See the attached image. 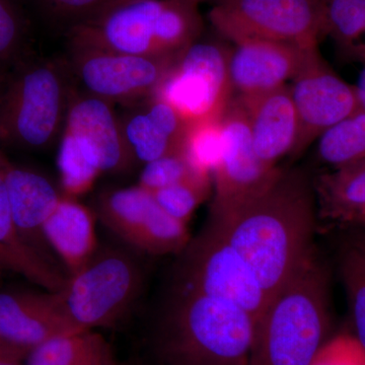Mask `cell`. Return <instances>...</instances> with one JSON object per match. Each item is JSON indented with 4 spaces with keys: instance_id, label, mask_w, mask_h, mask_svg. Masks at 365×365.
<instances>
[{
    "instance_id": "d4e9b609",
    "label": "cell",
    "mask_w": 365,
    "mask_h": 365,
    "mask_svg": "<svg viewBox=\"0 0 365 365\" xmlns=\"http://www.w3.org/2000/svg\"><path fill=\"white\" fill-rule=\"evenodd\" d=\"M319 157L334 168L365 160V112L346 118L319 138Z\"/></svg>"
},
{
    "instance_id": "603a6c76",
    "label": "cell",
    "mask_w": 365,
    "mask_h": 365,
    "mask_svg": "<svg viewBox=\"0 0 365 365\" xmlns=\"http://www.w3.org/2000/svg\"><path fill=\"white\" fill-rule=\"evenodd\" d=\"M326 35L351 59L365 62V0H332L325 9Z\"/></svg>"
},
{
    "instance_id": "d6a6232c",
    "label": "cell",
    "mask_w": 365,
    "mask_h": 365,
    "mask_svg": "<svg viewBox=\"0 0 365 365\" xmlns=\"http://www.w3.org/2000/svg\"><path fill=\"white\" fill-rule=\"evenodd\" d=\"M313 365H365V350L354 336H338L325 343Z\"/></svg>"
},
{
    "instance_id": "f546056e",
    "label": "cell",
    "mask_w": 365,
    "mask_h": 365,
    "mask_svg": "<svg viewBox=\"0 0 365 365\" xmlns=\"http://www.w3.org/2000/svg\"><path fill=\"white\" fill-rule=\"evenodd\" d=\"M341 271L351 304L355 337L365 350V249L348 250L341 262Z\"/></svg>"
},
{
    "instance_id": "83f0119b",
    "label": "cell",
    "mask_w": 365,
    "mask_h": 365,
    "mask_svg": "<svg viewBox=\"0 0 365 365\" xmlns=\"http://www.w3.org/2000/svg\"><path fill=\"white\" fill-rule=\"evenodd\" d=\"M212 179H193L153 192V198L168 215L188 225L194 211L207 198Z\"/></svg>"
},
{
    "instance_id": "ac0fdd59",
    "label": "cell",
    "mask_w": 365,
    "mask_h": 365,
    "mask_svg": "<svg viewBox=\"0 0 365 365\" xmlns=\"http://www.w3.org/2000/svg\"><path fill=\"white\" fill-rule=\"evenodd\" d=\"M237 100L248 117L252 141L258 157L269 165H276L281 158L292 155L299 122L289 86Z\"/></svg>"
},
{
    "instance_id": "b9f144b4",
    "label": "cell",
    "mask_w": 365,
    "mask_h": 365,
    "mask_svg": "<svg viewBox=\"0 0 365 365\" xmlns=\"http://www.w3.org/2000/svg\"><path fill=\"white\" fill-rule=\"evenodd\" d=\"M364 248L365 249V247H364Z\"/></svg>"
},
{
    "instance_id": "44dd1931",
    "label": "cell",
    "mask_w": 365,
    "mask_h": 365,
    "mask_svg": "<svg viewBox=\"0 0 365 365\" xmlns=\"http://www.w3.org/2000/svg\"><path fill=\"white\" fill-rule=\"evenodd\" d=\"M26 365H117L109 343L93 330L56 336L36 348Z\"/></svg>"
},
{
    "instance_id": "30bf717a",
    "label": "cell",
    "mask_w": 365,
    "mask_h": 365,
    "mask_svg": "<svg viewBox=\"0 0 365 365\" xmlns=\"http://www.w3.org/2000/svg\"><path fill=\"white\" fill-rule=\"evenodd\" d=\"M223 146L212 173L215 187L209 217H227L260 195L280 174L254 150L248 117L237 98L230 100L222 118Z\"/></svg>"
},
{
    "instance_id": "f35d334b",
    "label": "cell",
    "mask_w": 365,
    "mask_h": 365,
    "mask_svg": "<svg viewBox=\"0 0 365 365\" xmlns=\"http://www.w3.org/2000/svg\"><path fill=\"white\" fill-rule=\"evenodd\" d=\"M190 1L194 2V4H198L202 1H207V0H190ZM210 1L215 2V4H218V2L222 1V0H210Z\"/></svg>"
},
{
    "instance_id": "836d02e7",
    "label": "cell",
    "mask_w": 365,
    "mask_h": 365,
    "mask_svg": "<svg viewBox=\"0 0 365 365\" xmlns=\"http://www.w3.org/2000/svg\"><path fill=\"white\" fill-rule=\"evenodd\" d=\"M361 71H360L356 86H354L355 93L359 100L360 109L365 112V62L362 63Z\"/></svg>"
},
{
    "instance_id": "d590c367",
    "label": "cell",
    "mask_w": 365,
    "mask_h": 365,
    "mask_svg": "<svg viewBox=\"0 0 365 365\" xmlns=\"http://www.w3.org/2000/svg\"><path fill=\"white\" fill-rule=\"evenodd\" d=\"M7 83H9V81H7V79L4 78V74L0 72V102H1L4 93H6Z\"/></svg>"
},
{
    "instance_id": "9c48e42d",
    "label": "cell",
    "mask_w": 365,
    "mask_h": 365,
    "mask_svg": "<svg viewBox=\"0 0 365 365\" xmlns=\"http://www.w3.org/2000/svg\"><path fill=\"white\" fill-rule=\"evenodd\" d=\"M232 91L227 53L194 42L178 55L153 98L167 102L190 124L222 117Z\"/></svg>"
},
{
    "instance_id": "1f68e13d",
    "label": "cell",
    "mask_w": 365,
    "mask_h": 365,
    "mask_svg": "<svg viewBox=\"0 0 365 365\" xmlns=\"http://www.w3.org/2000/svg\"><path fill=\"white\" fill-rule=\"evenodd\" d=\"M43 16L53 23L71 30L95 16L115 0H29Z\"/></svg>"
},
{
    "instance_id": "5b68a950",
    "label": "cell",
    "mask_w": 365,
    "mask_h": 365,
    "mask_svg": "<svg viewBox=\"0 0 365 365\" xmlns=\"http://www.w3.org/2000/svg\"><path fill=\"white\" fill-rule=\"evenodd\" d=\"M143 272L123 249L98 248L57 292L64 313L79 330L111 328L129 314L140 295Z\"/></svg>"
},
{
    "instance_id": "5bb4252c",
    "label": "cell",
    "mask_w": 365,
    "mask_h": 365,
    "mask_svg": "<svg viewBox=\"0 0 365 365\" xmlns=\"http://www.w3.org/2000/svg\"><path fill=\"white\" fill-rule=\"evenodd\" d=\"M57 292H0V348L23 359L46 341L76 332Z\"/></svg>"
},
{
    "instance_id": "f1b7e54d",
    "label": "cell",
    "mask_w": 365,
    "mask_h": 365,
    "mask_svg": "<svg viewBox=\"0 0 365 365\" xmlns=\"http://www.w3.org/2000/svg\"><path fill=\"white\" fill-rule=\"evenodd\" d=\"M202 178L212 179L209 175L196 170L180 150L145 163L138 185L153 193L172 185Z\"/></svg>"
},
{
    "instance_id": "9a60e30c",
    "label": "cell",
    "mask_w": 365,
    "mask_h": 365,
    "mask_svg": "<svg viewBox=\"0 0 365 365\" xmlns=\"http://www.w3.org/2000/svg\"><path fill=\"white\" fill-rule=\"evenodd\" d=\"M63 130L76 136L90 151L101 173L126 172L136 160L111 103L102 98L88 93L69 95Z\"/></svg>"
},
{
    "instance_id": "7a4b0ae2",
    "label": "cell",
    "mask_w": 365,
    "mask_h": 365,
    "mask_svg": "<svg viewBox=\"0 0 365 365\" xmlns=\"http://www.w3.org/2000/svg\"><path fill=\"white\" fill-rule=\"evenodd\" d=\"M256 319L225 300L173 288L151 338L158 365H249Z\"/></svg>"
},
{
    "instance_id": "277c9868",
    "label": "cell",
    "mask_w": 365,
    "mask_h": 365,
    "mask_svg": "<svg viewBox=\"0 0 365 365\" xmlns=\"http://www.w3.org/2000/svg\"><path fill=\"white\" fill-rule=\"evenodd\" d=\"M328 323L325 270L314 251L269 297L256 322L249 365H313Z\"/></svg>"
},
{
    "instance_id": "e0dca14e",
    "label": "cell",
    "mask_w": 365,
    "mask_h": 365,
    "mask_svg": "<svg viewBox=\"0 0 365 365\" xmlns=\"http://www.w3.org/2000/svg\"><path fill=\"white\" fill-rule=\"evenodd\" d=\"M4 176L11 215L21 239L40 258L58 268L46 239L45 225L63 195L36 170L9 163Z\"/></svg>"
},
{
    "instance_id": "74e56055",
    "label": "cell",
    "mask_w": 365,
    "mask_h": 365,
    "mask_svg": "<svg viewBox=\"0 0 365 365\" xmlns=\"http://www.w3.org/2000/svg\"><path fill=\"white\" fill-rule=\"evenodd\" d=\"M314 1H316L317 4H319V6L326 7L331 1H332V0H314Z\"/></svg>"
},
{
    "instance_id": "8992f818",
    "label": "cell",
    "mask_w": 365,
    "mask_h": 365,
    "mask_svg": "<svg viewBox=\"0 0 365 365\" xmlns=\"http://www.w3.org/2000/svg\"><path fill=\"white\" fill-rule=\"evenodd\" d=\"M69 93L52 62L28 64L9 79L0 102V140L26 148L51 145L66 121Z\"/></svg>"
},
{
    "instance_id": "52a82bcc",
    "label": "cell",
    "mask_w": 365,
    "mask_h": 365,
    "mask_svg": "<svg viewBox=\"0 0 365 365\" xmlns=\"http://www.w3.org/2000/svg\"><path fill=\"white\" fill-rule=\"evenodd\" d=\"M180 255L174 287L225 300L259 319L269 297L253 271L209 222Z\"/></svg>"
},
{
    "instance_id": "ab89813d",
    "label": "cell",
    "mask_w": 365,
    "mask_h": 365,
    "mask_svg": "<svg viewBox=\"0 0 365 365\" xmlns=\"http://www.w3.org/2000/svg\"><path fill=\"white\" fill-rule=\"evenodd\" d=\"M0 271H4V268H2L1 261H0Z\"/></svg>"
},
{
    "instance_id": "4fadbf2b",
    "label": "cell",
    "mask_w": 365,
    "mask_h": 365,
    "mask_svg": "<svg viewBox=\"0 0 365 365\" xmlns=\"http://www.w3.org/2000/svg\"><path fill=\"white\" fill-rule=\"evenodd\" d=\"M176 58L72 49V71L88 95L107 102L153 97Z\"/></svg>"
},
{
    "instance_id": "ffe728a7",
    "label": "cell",
    "mask_w": 365,
    "mask_h": 365,
    "mask_svg": "<svg viewBox=\"0 0 365 365\" xmlns=\"http://www.w3.org/2000/svg\"><path fill=\"white\" fill-rule=\"evenodd\" d=\"M4 170L0 169V261L4 271L20 274L46 292H59L67 278L26 246L14 223Z\"/></svg>"
},
{
    "instance_id": "4316f807",
    "label": "cell",
    "mask_w": 365,
    "mask_h": 365,
    "mask_svg": "<svg viewBox=\"0 0 365 365\" xmlns=\"http://www.w3.org/2000/svg\"><path fill=\"white\" fill-rule=\"evenodd\" d=\"M125 138L136 160L148 163L181 150L148 114L135 113L122 123Z\"/></svg>"
},
{
    "instance_id": "e575fe53",
    "label": "cell",
    "mask_w": 365,
    "mask_h": 365,
    "mask_svg": "<svg viewBox=\"0 0 365 365\" xmlns=\"http://www.w3.org/2000/svg\"><path fill=\"white\" fill-rule=\"evenodd\" d=\"M24 359L20 355L0 348V365H24Z\"/></svg>"
},
{
    "instance_id": "8fae6325",
    "label": "cell",
    "mask_w": 365,
    "mask_h": 365,
    "mask_svg": "<svg viewBox=\"0 0 365 365\" xmlns=\"http://www.w3.org/2000/svg\"><path fill=\"white\" fill-rule=\"evenodd\" d=\"M95 213L108 230L144 254L179 255L190 241L188 225L168 215L139 185L101 194Z\"/></svg>"
},
{
    "instance_id": "7c38bea8",
    "label": "cell",
    "mask_w": 365,
    "mask_h": 365,
    "mask_svg": "<svg viewBox=\"0 0 365 365\" xmlns=\"http://www.w3.org/2000/svg\"><path fill=\"white\" fill-rule=\"evenodd\" d=\"M289 86L299 131L292 155H299L329 129L361 111L354 86L348 85L324 61L318 47L307 50Z\"/></svg>"
},
{
    "instance_id": "2e32d148",
    "label": "cell",
    "mask_w": 365,
    "mask_h": 365,
    "mask_svg": "<svg viewBox=\"0 0 365 365\" xmlns=\"http://www.w3.org/2000/svg\"><path fill=\"white\" fill-rule=\"evenodd\" d=\"M311 48L266 40L237 43L228 56L232 90L240 93L239 97H252L287 86Z\"/></svg>"
},
{
    "instance_id": "cb8c5ba5",
    "label": "cell",
    "mask_w": 365,
    "mask_h": 365,
    "mask_svg": "<svg viewBox=\"0 0 365 365\" xmlns=\"http://www.w3.org/2000/svg\"><path fill=\"white\" fill-rule=\"evenodd\" d=\"M57 167L62 195L78 199L102 174L97 162L76 137L64 131L60 140Z\"/></svg>"
},
{
    "instance_id": "60d3db41",
    "label": "cell",
    "mask_w": 365,
    "mask_h": 365,
    "mask_svg": "<svg viewBox=\"0 0 365 365\" xmlns=\"http://www.w3.org/2000/svg\"><path fill=\"white\" fill-rule=\"evenodd\" d=\"M126 365H139V364H126Z\"/></svg>"
},
{
    "instance_id": "6da1fadb",
    "label": "cell",
    "mask_w": 365,
    "mask_h": 365,
    "mask_svg": "<svg viewBox=\"0 0 365 365\" xmlns=\"http://www.w3.org/2000/svg\"><path fill=\"white\" fill-rule=\"evenodd\" d=\"M316 193L299 170H281L272 184L232 215L209 217L270 297L314 251Z\"/></svg>"
},
{
    "instance_id": "484cf974",
    "label": "cell",
    "mask_w": 365,
    "mask_h": 365,
    "mask_svg": "<svg viewBox=\"0 0 365 365\" xmlns=\"http://www.w3.org/2000/svg\"><path fill=\"white\" fill-rule=\"evenodd\" d=\"M225 115V114H223ZM222 117L187 124L181 151L196 170L212 177L223 146Z\"/></svg>"
},
{
    "instance_id": "8d00e7d4",
    "label": "cell",
    "mask_w": 365,
    "mask_h": 365,
    "mask_svg": "<svg viewBox=\"0 0 365 365\" xmlns=\"http://www.w3.org/2000/svg\"><path fill=\"white\" fill-rule=\"evenodd\" d=\"M9 160H7V158L4 157V153L0 151V169H6L7 165H9Z\"/></svg>"
},
{
    "instance_id": "4dcf8cb0",
    "label": "cell",
    "mask_w": 365,
    "mask_h": 365,
    "mask_svg": "<svg viewBox=\"0 0 365 365\" xmlns=\"http://www.w3.org/2000/svg\"><path fill=\"white\" fill-rule=\"evenodd\" d=\"M28 26L16 0H0V66L13 61L24 49Z\"/></svg>"
},
{
    "instance_id": "7402d4cb",
    "label": "cell",
    "mask_w": 365,
    "mask_h": 365,
    "mask_svg": "<svg viewBox=\"0 0 365 365\" xmlns=\"http://www.w3.org/2000/svg\"><path fill=\"white\" fill-rule=\"evenodd\" d=\"M318 193L322 211L340 220L365 217V160L335 168L319 178Z\"/></svg>"
},
{
    "instance_id": "ba28073f",
    "label": "cell",
    "mask_w": 365,
    "mask_h": 365,
    "mask_svg": "<svg viewBox=\"0 0 365 365\" xmlns=\"http://www.w3.org/2000/svg\"><path fill=\"white\" fill-rule=\"evenodd\" d=\"M325 9L314 0H222L209 18L235 44L266 40L309 48L326 35Z\"/></svg>"
},
{
    "instance_id": "d6986e66",
    "label": "cell",
    "mask_w": 365,
    "mask_h": 365,
    "mask_svg": "<svg viewBox=\"0 0 365 365\" xmlns=\"http://www.w3.org/2000/svg\"><path fill=\"white\" fill-rule=\"evenodd\" d=\"M45 235L68 275H73L98 249L96 213L78 199L63 195L46 222Z\"/></svg>"
},
{
    "instance_id": "3957f363",
    "label": "cell",
    "mask_w": 365,
    "mask_h": 365,
    "mask_svg": "<svg viewBox=\"0 0 365 365\" xmlns=\"http://www.w3.org/2000/svg\"><path fill=\"white\" fill-rule=\"evenodd\" d=\"M190 0H115L68 31L72 49L177 58L202 29Z\"/></svg>"
}]
</instances>
